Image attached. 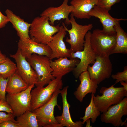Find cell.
Instances as JSON below:
<instances>
[{
	"instance_id": "cell-1",
	"label": "cell",
	"mask_w": 127,
	"mask_h": 127,
	"mask_svg": "<svg viewBox=\"0 0 127 127\" xmlns=\"http://www.w3.org/2000/svg\"><path fill=\"white\" fill-rule=\"evenodd\" d=\"M60 28L59 25H51L47 17L40 16L35 18L31 23L29 34L30 38L34 41L47 44L52 40Z\"/></svg>"
},
{
	"instance_id": "cell-2",
	"label": "cell",
	"mask_w": 127,
	"mask_h": 127,
	"mask_svg": "<svg viewBox=\"0 0 127 127\" xmlns=\"http://www.w3.org/2000/svg\"><path fill=\"white\" fill-rule=\"evenodd\" d=\"M115 84L109 87H102L99 90L102 94L101 96L97 95L95 96L92 93L95 104L100 112L105 111L110 107L119 103L127 97V91L123 87H114Z\"/></svg>"
},
{
	"instance_id": "cell-3",
	"label": "cell",
	"mask_w": 127,
	"mask_h": 127,
	"mask_svg": "<svg viewBox=\"0 0 127 127\" xmlns=\"http://www.w3.org/2000/svg\"><path fill=\"white\" fill-rule=\"evenodd\" d=\"M26 60L37 75L38 81L35 85L36 87H44L55 78L52 75L50 59L48 57L33 53Z\"/></svg>"
},
{
	"instance_id": "cell-4",
	"label": "cell",
	"mask_w": 127,
	"mask_h": 127,
	"mask_svg": "<svg viewBox=\"0 0 127 127\" xmlns=\"http://www.w3.org/2000/svg\"><path fill=\"white\" fill-rule=\"evenodd\" d=\"M70 17L69 23L71 24V28L68 29L63 22L62 25L69 35L70 38L67 37L66 41L70 45V50L71 52H74L83 50L85 36L92 28L93 25L92 24H79L77 23L75 18L71 14Z\"/></svg>"
},
{
	"instance_id": "cell-5",
	"label": "cell",
	"mask_w": 127,
	"mask_h": 127,
	"mask_svg": "<svg viewBox=\"0 0 127 127\" xmlns=\"http://www.w3.org/2000/svg\"><path fill=\"white\" fill-rule=\"evenodd\" d=\"M60 91V89L55 91L46 103L32 111L36 115L39 127H63L57 122L54 115L55 107L59 106L57 99Z\"/></svg>"
},
{
	"instance_id": "cell-6",
	"label": "cell",
	"mask_w": 127,
	"mask_h": 127,
	"mask_svg": "<svg viewBox=\"0 0 127 127\" xmlns=\"http://www.w3.org/2000/svg\"><path fill=\"white\" fill-rule=\"evenodd\" d=\"M116 33L109 35L98 28L91 32L90 42L91 47L96 55L109 56L116 42Z\"/></svg>"
},
{
	"instance_id": "cell-7",
	"label": "cell",
	"mask_w": 127,
	"mask_h": 127,
	"mask_svg": "<svg viewBox=\"0 0 127 127\" xmlns=\"http://www.w3.org/2000/svg\"><path fill=\"white\" fill-rule=\"evenodd\" d=\"M62 79L55 78L51 81L45 87H36L31 92V110L32 111L46 103L53 93L62 88Z\"/></svg>"
},
{
	"instance_id": "cell-8",
	"label": "cell",
	"mask_w": 127,
	"mask_h": 127,
	"mask_svg": "<svg viewBox=\"0 0 127 127\" xmlns=\"http://www.w3.org/2000/svg\"><path fill=\"white\" fill-rule=\"evenodd\" d=\"M91 32L88 31L85 36V42L83 50L71 52L70 59L77 58L80 62L72 71L75 78H78L83 72L87 71L90 64H93L96 55L92 50L90 42Z\"/></svg>"
},
{
	"instance_id": "cell-9",
	"label": "cell",
	"mask_w": 127,
	"mask_h": 127,
	"mask_svg": "<svg viewBox=\"0 0 127 127\" xmlns=\"http://www.w3.org/2000/svg\"><path fill=\"white\" fill-rule=\"evenodd\" d=\"M35 85H30L24 90L18 93H8L6 101L11 107L13 114L18 117L28 111H31V92Z\"/></svg>"
},
{
	"instance_id": "cell-10",
	"label": "cell",
	"mask_w": 127,
	"mask_h": 127,
	"mask_svg": "<svg viewBox=\"0 0 127 127\" xmlns=\"http://www.w3.org/2000/svg\"><path fill=\"white\" fill-rule=\"evenodd\" d=\"M113 67L109 56L96 55L93 65L88 66L87 71L90 79L99 85L106 79L110 78Z\"/></svg>"
},
{
	"instance_id": "cell-11",
	"label": "cell",
	"mask_w": 127,
	"mask_h": 127,
	"mask_svg": "<svg viewBox=\"0 0 127 127\" xmlns=\"http://www.w3.org/2000/svg\"><path fill=\"white\" fill-rule=\"evenodd\" d=\"M127 115V98L125 97L119 103L110 107L100 115L101 122L110 123L115 127L126 125V120L123 122L122 117Z\"/></svg>"
},
{
	"instance_id": "cell-12",
	"label": "cell",
	"mask_w": 127,
	"mask_h": 127,
	"mask_svg": "<svg viewBox=\"0 0 127 127\" xmlns=\"http://www.w3.org/2000/svg\"><path fill=\"white\" fill-rule=\"evenodd\" d=\"M10 56L15 60L16 63L15 72L29 86L32 84L35 85L38 81L36 73L26 59L22 55L20 50L18 48L15 54H10Z\"/></svg>"
},
{
	"instance_id": "cell-13",
	"label": "cell",
	"mask_w": 127,
	"mask_h": 127,
	"mask_svg": "<svg viewBox=\"0 0 127 127\" xmlns=\"http://www.w3.org/2000/svg\"><path fill=\"white\" fill-rule=\"evenodd\" d=\"M66 34V30L61 25L60 26L59 31L53 36L52 40L47 44L52 51L49 58L50 60L61 57L70 58L71 52L70 49L67 48L63 40Z\"/></svg>"
},
{
	"instance_id": "cell-14",
	"label": "cell",
	"mask_w": 127,
	"mask_h": 127,
	"mask_svg": "<svg viewBox=\"0 0 127 127\" xmlns=\"http://www.w3.org/2000/svg\"><path fill=\"white\" fill-rule=\"evenodd\" d=\"M108 11L97 5H95L89 13L91 17H94L98 18L103 27V31L109 35L116 33L115 26L120 21H126L127 19L117 18L111 16Z\"/></svg>"
},
{
	"instance_id": "cell-15",
	"label": "cell",
	"mask_w": 127,
	"mask_h": 127,
	"mask_svg": "<svg viewBox=\"0 0 127 127\" xmlns=\"http://www.w3.org/2000/svg\"><path fill=\"white\" fill-rule=\"evenodd\" d=\"M17 45L22 55L26 59L33 53L49 58L52 54L51 50L47 44L37 43L31 38L19 40Z\"/></svg>"
},
{
	"instance_id": "cell-16",
	"label": "cell",
	"mask_w": 127,
	"mask_h": 127,
	"mask_svg": "<svg viewBox=\"0 0 127 127\" xmlns=\"http://www.w3.org/2000/svg\"><path fill=\"white\" fill-rule=\"evenodd\" d=\"M69 0H64L62 4L57 7H50L45 10L41 14L40 16L48 17L50 24L54 25L56 21L60 20L61 19L65 20V23L67 25L70 24L69 14L73 10V7L71 5H69Z\"/></svg>"
},
{
	"instance_id": "cell-17",
	"label": "cell",
	"mask_w": 127,
	"mask_h": 127,
	"mask_svg": "<svg viewBox=\"0 0 127 127\" xmlns=\"http://www.w3.org/2000/svg\"><path fill=\"white\" fill-rule=\"evenodd\" d=\"M79 62L77 58L68 59L65 57L60 58L54 61L50 60L52 75L55 78L62 79L63 76L72 71Z\"/></svg>"
},
{
	"instance_id": "cell-18",
	"label": "cell",
	"mask_w": 127,
	"mask_h": 127,
	"mask_svg": "<svg viewBox=\"0 0 127 127\" xmlns=\"http://www.w3.org/2000/svg\"><path fill=\"white\" fill-rule=\"evenodd\" d=\"M78 78L80 83L74 93V95L76 99L81 102L88 93L95 94L98 84L90 79L87 70L82 72Z\"/></svg>"
},
{
	"instance_id": "cell-19",
	"label": "cell",
	"mask_w": 127,
	"mask_h": 127,
	"mask_svg": "<svg viewBox=\"0 0 127 127\" xmlns=\"http://www.w3.org/2000/svg\"><path fill=\"white\" fill-rule=\"evenodd\" d=\"M69 86L64 87L61 90L63 103V112L61 115L55 117L57 122L62 125L63 127H82L83 124L82 122L79 120L75 122L72 119L69 111L70 105L67 99V90Z\"/></svg>"
},
{
	"instance_id": "cell-20",
	"label": "cell",
	"mask_w": 127,
	"mask_h": 127,
	"mask_svg": "<svg viewBox=\"0 0 127 127\" xmlns=\"http://www.w3.org/2000/svg\"><path fill=\"white\" fill-rule=\"evenodd\" d=\"M97 1L98 0H72L70 3L73 7V10L71 14L78 19H89L91 17L89 13L96 5Z\"/></svg>"
},
{
	"instance_id": "cell-21",
	"label": "cell",
	"mask_w": 127,
	"mask_h": 127,
	"mask_svg": "<svg viewBox=\"0 0 127 127\" xmlns=\"http://www.w3.org/2000/svg\"><path fill=\"white\" fill-rule=\"evenodd\" d=\"M5 13L9 22L12 23L13 27L16 31L20 40L30 38L29 32L31 23L24 21L10 9H7Z\"/></svg>"
},
{
	"instance_id": "cell-22",
	"label": "cell",
	"mask_w": 127,
	"mask_h": 127,
	"mask_svg": "<svg viewBox=\"0 0 127 127\" xmlns=\"http://www.w3.org/2000/svg\"><path fill=\"white\" fill-rule=\"evenodd\" d=\"M116 33V44L110 55L115 53H127V34L120 26V23L115 26Z\"/></svg>"
},
{
	"instance_id": "cell-23",
	"label": "cell",
	"mask_w": 127,
	"mask_h": 127,
	"mask_svg": "<svg viewBox=\"0 0 127 127\" xmlns=\"http://www.w3.org/2000/svg\"><path fill=\"white\" fill-rule=\"evenodd\" d=\"M29 86L21 77L15 72L9 78L6 92L11 94L18 93L25 90Z\"/></svg>"
},
{
	"instance_id": "cell-24",
	"label": "cell",
	"mask_w": 127,
	"mask_h": 127,
	"mask_svg": "<svg viewBox=\"0 0 127 127\" xmlns=\"http://www.w3.org/2000/svg\"><path fill=\"white\" fill-rule=\"evenodd\" d=\"M16 122L20 127H39L35 114L28 111L17 117Z\"/></svg>"
},
{
	"instance_id": "cell-25",
	"label": "cell",
	"mask_w": 127,
	"mask_h": 127,
	"mask_svg": "<svg viewBox=\"0 0 127 127\" xmlns=\"http://www.w3.org/2000/svg\"><path fill=\"white\" fill-rule=\"evenodd\" d=\"M101 112L99 111L95 105L93 100V94H91L90 102L88 106L86 107L84 116L80 118L83 121L82 124L83 125L86 121L89 119H91L92 123H94L98 117L100 115Z\"/></svg>"
},
{
	"instance_id": "cell-26",
	"label": "cell",
	"mask_w": 127,
	"mask_h": 127,
	"mask_svg": "<svg viewBox=\"0 0 127 127\" xmlns=\"http://www.w3.org/2000/svg\"><path fill=\"white\" fill-rule=\"evenodd\" d=\"M16 69V64L7 57L5 61L0 64V74L4 78H7L15 72Z\"/></svg>"
},
{
	"instance_id": "cell-27",
	"label": "cell",
	"mask_w": 127,
	"mask_h": 127,
	"mask_svg": "<svg viewBox=\"0 0 127 127\" xmlns=\"http://www.w3.org/2000/svg\"><path fill=\"white\" fill-rule=\"evenodd\" d=\"M121 0H98L96 5L108 11L112 6L116 3L119 2Z\"/></svg>"
},
{
	"instance_id": "cell-28",
	"label": "cell",
	"mask_w": 127,
	"mask_h": 127,
	"mask_svg": "<svg viewBox=\"0 0 127 127\" xmlns=\"http://www.w3.org/2000/svg\"><path fill=\"white\" fill-rule=\"evenodd\" d=\"M9 77L5 79L0 74V100H6V89Z\"/></svg>"
},
{
	"instance_id": "cell-29",
	"label": "cell",
	"mask_w": 127,
	"mask_h": 127,
	"mask_svg": "<svg viewBox=\"0 0 127 127\" xmlns=\"http://www.w3.org/2000/svg\"><path fill=\"white\" fill-rule=\"evenodd\" d=\"M111 76L113 79L116 80L115 84L122 81L127 82V66L124 67L123 71L118 72Z\"/></svg>"
},
{
	"instance_id": "cell-30",
	"label": "cell",
	"mask_w": 127,
	"mask_h": 127,
	"mask_svg": "<svg viewBox=\"0 0 127 127\" xmlns=\"http://www.w3.org/2000/svg\"><path fill=\"white\" fill-rule=\"evenodd\" d=\"M2 111L7 113H13L11 107L6 100H0V111Z\"/></svg>"
},
{
	"instance_id": "cell-31",
	"label": "cell",
	"mask_w": 127,
	"mask_h": 127,
	"mask_svg": "<svg viewBox=\"0 0 127 127\" xmlns=\"http://www.w3.org/2000/svg\"><path fill=\"white\" fill-rule=\"evenodd\" d=\"M0 127H20L14 120L9 119L5 121L0 124Z\"/></svg>"
},
{
	"instance_id": "cell-32",
	"label": "cell",
	"mask_w": 127,
	"mask_h": 127,
	"mask_svg": "<svg viewBox=\"0 0 127 127\" xmlns=\"http://www.w3.org/2000/svg\"><path fill=\"white\" fill-rule=\"evenodd\" d=\"M15 117L13 114L0 111V124L4 121L9 119L14 120Z\"/></svg>"
},
{
	"instance_id": "cell-33",
	"label": "cell",
	"mask_w": 127,
	"mask_h": 127,
	"mask_svg": "<svg viewBox=\"0 0 127 127\" xmlns=\"http://www.w3.org/2000/svg\"><path fill=\"white\" fill-rule=\"evenodd\" d=\"M9 22L7 16L3 15L0 10V29L5 27Z\"/></svg>"
},
{
	"instance_id": "cell-34",
	"label": "cell",
	"mask_w": 127,
	"mask_h": 127,
	"mask_svg": "<svg viewBox=\"0 0 127 127\" xmlns=\"http://www.w3.org/2000/svg\"><path fill=\"white\" fill-rule=\"evenodd\" d=\"M7 57L5 55L2 53L0 49V64L5 61L6 60Z\"/></svg>"
},
{
	"instance_id": "cell-35",
	"label": "cell",
	"mask_w": 127,
	"mask_h": 127,
	"mask_svg": "<svg viewBox=\"0 0 127 127\" xmlns=\"http://www.w3.org/2000/svg\"><path fill=\"white\" fill-rule=\"evenodd\" d=\"M120 82L121 85L123 86V87L124 89L127 91V82L122 81Z\"/></svg>"
},
{
	"instance_id": "cell-36",
	"label": "cell",
	"mask_w": 127,
	"mask_h": 127,
	"mask_svg": "<svg viewBox=\"0 0 127 127\" xmlns=\"http://www.w3.org/2000/svg\"><path fill=\"white\" fill-rule=\"evenodd\" d=\"M90 119H88L86 121V127H92V126L90 125Z\"/></svg>"
}]
</instances>
